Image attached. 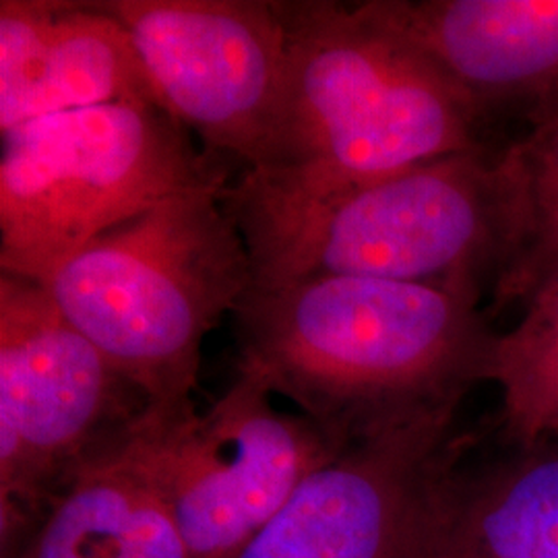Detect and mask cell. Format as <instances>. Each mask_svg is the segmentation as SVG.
<instances>
[{
	"instance_id": "obj_14",
	"label": "cell",
	"mask_w": 558,
	"mask_h": 558,
	"mask_svg": "<svg viewBox=\"0 0 558 558\" xmlns=\"http://www.w3.org/2000/svg\"><path fill=\"white\" fill-rule=\"evenodd\" d=\"M525 302L518 325L490 339L482 377L499 383L511 430L532 442L558 428V269Z\"/></svg>"
},
{
	"instance_id": "obj_10",
	"label": "cell",
	"mask_w": 558,
	"mask_h": 558,
	"mask_svg": "<svg viewBox=\"0 0 558 558\" xmlns=\"http://www.w3.org/2000/svg\"><path fill=\"white\" fill-rule=\"evenodd\" d=\"M114 101L161 106L126 27L100 2H0V133Z\"/></svg>"
},
{
	"instance_id": "obj_15",
	"label": "cell",
	"mask_w": 558,
	"mask_h": 558,
	"mask_svg": "<svg viewBox=\"0 0 558 558\" xmlns=\"http://www.w3.org/2000/svg\"><path fill=\"white\" fill-rule=\"evenodd\" d=\"M445 558H558V458L519 470L476 519L451 515Z\"/></svg>"
},
{
	"instance_id": "obj_8",
	"label": "cell",
	"mask_w": 558,
	"mask_h": 558,
	"mask_svg": "<svg viewBox=\"0 0 558 558\" xmlns=\"http://www.w3.org/2000/svg\"><path fill=\"white\" fill-rule=\"evenodd\" d=\"M126 27L163 110L242 172L276 151L288 85L278 2L104 0Z\"/></svg>"
},
{
	"instance_id": "obj_2",
	"label": "cell",
	"mask_w": 558,
	"mask_h": 558,
	"mask_svg": "<svg viewBox=\"0 0 558 558\" xmlns=\"http://www.w3.org/2000/svg\"><path fill=\"white\" fill-rule=\"evenodd\" d=\"M288 85L271 161L223 191L232 216L292 209L482 147V117L360 2H278Z\"/></svg>"
},
{
	"instance_id": "obj_12",
	"label": "cell",
	"mask_w": 558,
	"mask_h": 558,
	"mask_svg": "<svg viewBox=\"0 0 558 558\" xmlns=\"http://www.w3.org/2000/svg\"><path fill=\"white\" fill-rule=\"evenodd\" d=\"M131 430L73 476L13 558H191Z\"/></svg>"
},
{
	"instance_id": "obj_6",
	"label": "cell",
	"mask_w": 558,
	"mask_h": 558,
	"mask_svg": "<svg viewBox=\"0 0 558 558\" xmlns=\"http://www.w3.org/2000/svg\"><path fill=\"white\" fill-rule=\"evenodd\" d=\"M149 401L32 279L0 274V532L13 558L50 502Z\"/></svg>"
},
{
	"instance_id": "obj_5",
	"label": "cell",
	"mask_w": 558,
	"mask_h": 558,
	"mask_svg": "<svg viewBox=\"0 0 558 558\" xmlns=\"http://www.w3.org/2000/svg\"><path fill=\"white\" fill-rule=\"evenodd\" d=\"M253 286L348 276L478 290L502 253L495 156L478 149L418 163L327 199L232 216Z\"/></svg>"
},
{
	"instance_id": "obj_4",
	"label": "cell",
	"mask_w": 558,
	"mask_h": 558,
	"mask_svg": "<svg viewBox=\"0 0 558 558\" xmlns=\"http://www.w3.org/2000/svg\"><path fill=\"white\" fill-rule=\"evenodd\" d=\"M230 179L168 110L114 101L2 133L0 269L46 286L92 240L160 201Z\"/></svg>"
},
{
	"instance_id": "obj_1",
	"label": "cell",
	"mask_w": 558,
	"mask_h": 558,
	"mask_svg": "<svg viewBox=\"0 0 558 558\" xmlns=\"http://www.w3.org/2000/svg\"><path fill=\"white\" fill-rule=\"evenodd\" d=\"M478 290L391 279H296L240 300L239 371L341 447L453 403L484 373L493 336Z\"/></svg>"
},
{
	"instance_id": "obj_7",
	"label": "cell",
	"mask_w": 558,
	"mask_h": 558,
	"mask_svg": "<svg viewBox=\"0 0 558 558\" xmlns=\"http://www.w3.org/2000/svg\"><path fill=\"white\" fill-rule=\"evenodd\" d=\"M239 371L221 398L141 414L131 439L191 558H239L341 445Z\"/></svg>"
},
{
	"instance_id": "obj_11",
	"label": "cell",
	"mask_w": 558,
	"mask_h": 558,
	"mask_svg": "<svg viewBox=\"0 0 558 558\" xmlns=\"http://www.w3.org/2000/svg\"><path fill=\"white\" fill-rule=\"evenodd\" d=\"M360 4L430 60L482 120L500 106H523L532 117L558 96V0Z\"/></svg>"
},
{
	"instance_id": "obj_3",
	"label": "cell",
	"mask_w": 558,
	"mask_h": 558,
	"mask_svg": "<svg viewBox=\"0 0 558 558\" xmlns=\"http://www.w3.org/2000/svg\"><path fill=\"white\" fill-rule=\"evenodd\" d=\"M228 184L160 201L92 240L44 286L151 408L193 401L203 339L253 288Z\"/></svg>"
},
{
	"instance_id": "obj_9",
	"label": "cell",
	"mask_w": 558,
	"mask_h": 558,
	"mask_svg": "<svg viewBox=\"0 0 558 558\" xmlns=\"http://www.w3.org/2000/svg\"><path fill=\"white\" fill-rule=\"evenodd\" d=\"M453 403L343 445L239 558H445L451 515L435 488Z\"/></svg>"
},
{
	"instance_id": "obj_13",
	"label": "cell",
	"mask_w": 558,
	"mask_h": 558,
	"mask_svg": "<svg viewBox=\"0 0 558 558\" xmlns=\"http://www.w3.org/2000/svg\"><path fill=\"white\" fill-rule=\"evenodd\" d=\"M527 119L530 131L495 156L505 216L497 308L530 299L558 269V96Z\"/></svg>"
}]
</instances>
